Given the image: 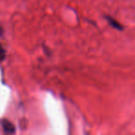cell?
Segmentation results:
<instances>
[{
    "label": "cell",
    "instance_id": "cell-3",
    "mask_svg": "<svg viewBox=\"0 0 135 135\" xmlns=\"http://www.w3.org/2000/svg\"><path fill=\"white\" fill-rule=\"evenodd\" d=\"M5 56H6V53H5V50L2 48V47L0 46V61H2V60H4Z\"/></svg>",
    "mask_w": 135,
    "mask_h": 135
},
{
    "label": "cell",
    "instance_id": "cell-1",
    "mask_svg": "<svg viewBox=\"0 0 135 135\" xmlns=\"http://www.w3.org/2000/svg\"><path fill=\"white\" fill-rule=\"evenodd\" d=\"M2 124H3V128H4V129H5L6 132H8V133H13L14 132L15 128H14V125L10 121L4 119L2 122Z\"/></svg>",
    "mask_w": 135,
    "mask_h": 135
},
{
    "label": "cell",
    "instance_id": "cell-2",
    "mask_svg": "<svg viewBox=\"0 0 135 135\" xmlns=\"http://www.w3.org/2000/svg\"><path fill=\"white\" fill-rule=\"evenodd\" d=\"M107 20L108 21V23L111 25V26L113 27V28L117 29V30H118V31H121L122 29H123V28H122V26H121V24H120L119 22H118V21H117L116 20L113 19V18L108 17V16H107Z\"/></svg>",
    "mask_w": 135,
    "mask_h": 135
},
{
    "label": "cell",
    "instance_id": "cell-4",
    "mask_svg": "<svg viewBox=\"0 0 135 135\" xmlns=\"http://www.w3.org/2000/svg\"><path fill=\"white\" fill-rule=\"evenodd\" d=\"M0 33H1V28H0Z\"/></svg>",
    "mask_w": 135,
    "mask_h": 135
}]
</instances>
